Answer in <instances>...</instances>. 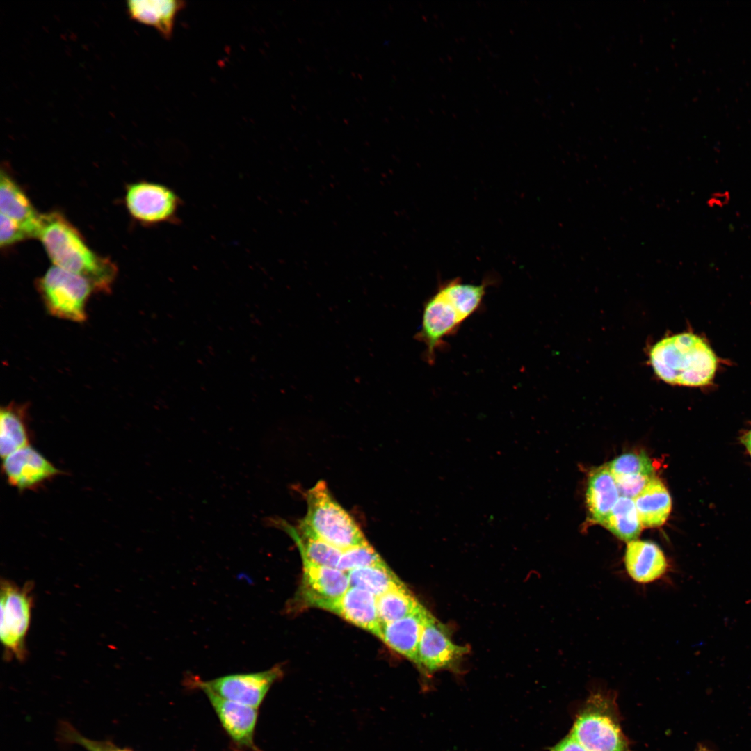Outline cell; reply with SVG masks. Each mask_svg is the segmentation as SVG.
I'll list each match as a JSON object with an SVG mask.
<instances>
[{
    "label": "cell",
    "instance_id": "6da1fadb",
    "mask_svg": "<svg viewBox=\"0 0 751 751\" xmlns=\"http://www.w3.org/2000/svg\"><path fill=\"white\" fill-rule=\"evenodd\" d=\"M38 239L54 266L86 278L95 291H111L117 275L116 266L93 252L78 229L60 213L42 214Z\"/></svg>",
    "mask_w": 751,
    "mask_h": 751
},
{
    "label": "cell",
    "instance_id": "7a4b0ae2",
    "mask_svg": "<svg viewBox=\"0 0 751 751\" xmlns=\"http://www.w3.org/2000/svg\"><path fill=\"white\" fill-rule=\"evenodd\" d=\"M652 366L659 378L672 385H706L717 369V357L709 345L693 333L666 337L650 351Z\"/></svg>",
    "mask_w": 751,
    "mask_h": 751
},
{
    "label": "cell",
    "instance_id": "3957f363",
    "mask_svg": "<svg viewBox=\"0 0 751 751\" xmlns=\"http://www.w3.org/2000/svg\"><path fill=\"white\" fill-rule=\"evenodd\" d=\"M307 513L298 531L341 550L368 542L353 518L334 500L324 481H319L306 494Z\"/></svg>",
    "mask_w": 751,
    "mask_h": 751
},
{
    "label": "cell",
    "instance_id": "277c9868",
    "mask_svg": "<svg viewBox=\"0 0 751 751\" xmlns=\"http://www.w3.org/2000/svg\"><path fill=\"white\" fill-rule=\"evenodd\" d=\"M614 706L611 696L591 695L570 734L588 751H629Z\"/></svg>",
    "mask_w": 751,
    "mask_h": 751
},
{
    "label": "cell",
    "instance_id": "5b68a950",
    "mask_svg": "<svg viewBox=\"0 0 751 751\" xmlns=\"http://www.w3.org/2000/svg\"><path fill=\"white\" fill-rule=\"evenodd\" d=\"M35 284L50 315L76 323L85 321L86 304L95 291L88 280L53 266Z\"/></svg>",
    "mask_w": 751,
    "mask_h": 751
},
{
    "label": "cell",
    "instance_id": "8992f818",
    "mask_svg": "<svg viewBox=\"0 0 751 751\" xmlns=\"http://www.w3.org/2000/svg\"><path fill=\"white\" fill-rule=\"evenodd\" d=\"M33 584L20 587L9 580L1 583L0 639L6 659L23 661L26 657V638L33 608Z\"/></svg>",
    "mask_w": 751,
    "mask_h": 751
},
{
    "label": "cell",
    "instance_id": "52a82bcc",
    "mask_svg": "<svg viewBox=\"0 0 751 751\" xmlns=\"http://www.w3.org/2000/svg\"><path fill=\"white\" fill-rule=\"evenodd\" d=\"M125 203L130 215L144 225L177 224L183 205L178 194L166 185L139 181L128 185Z\"/></svg>",
    "mask_w": 751,
    "mask_h": 751
},
{
    "label": "cell",
    "instance_id": "ba28073f",
    "mask_svg": "<svg viewBox=\"0 0 751 751\" xmlns=\"http://www.w3.org/2000/svg\"><path fill=\"white\" fill-rule=\"evenodd\" d=\"M469 651L467 646L453 643L445 625L428 611L417 651V665L423 675L429 676L442 670L456 671Z\"/></svg>",
    "mask_w": 751,
    "mask_h": 751
},
{
    "label": "cell",
    "instance_id": "9c48e42d",
    "mask_svg": "<svg viewBox=\"0 0 751 751\" xmlns=\"http://www.w3.org/2000/svg\"><path fill=\"white\" fill-rule=\"evenodd\" d=\"M464 319L455 306L438 287L423 305L421 327L416 339L426 346L424 358L429 364L435 360L437 350L444 346V339L456 332Z\"/></svg>",
    "mask_w": 751,
    "mask_h": 751
},
{
    "label": "cell",
    "instance_id": "30bf717a",
    "mask_svg": "<svg viewBox=\"0 0 751 751\" xmlns=\"http://www.w3.org/2000/svg\"><path fill=\"white\" fill-rule=\"evenodd\" d=\"M282 675L280 667L275 666L262 672L229 675L206 681L193 679V684L227 700L257 708Z\"/></svg>",
    "mask_w": 751,
    "mask_h": 751
},
{
    "label": "cell",
    "instance_id": "8fae6325",
    "mask_svg": "<svg viewBox=\"0 0 751 751\" xmlns=\"http://www.w3.org/2000/svg\"><path fill=\"white\" fill-rule=\"evenodd\" d=\"M2 471L8 483L20 491L37 490L61 474L31 445L5 457Z\"/></svg>",
    "mask_w": 751,
    "mask_h": 751
},
{
    "label": "cell",
    "instance_id": "7c38bea8",
    "mask_svg": "<svg viewBox=\"0 0 751 751\" xmlns=\"http://www.w3.org/2000/svg\"><path fill=\"white\" fill-rule=\"evenodd\" d=\"M302 560L303 575L300 595L303 601L307 605L330 611L350 588L348 573Z\"/></svg>",
    "mask_w": 751,
    "mask_h": 751
},
{
    "label": "cell",
    "instance_id": "4fadbf2b",
    "mask_svg": "<svg viewBox=\"0 0 751 751\" xmlns=\"http://www.w3.org/2000/svg\"><path fill=\"white\" fill-rule=\"evenodd\" d=\"M0 211L18 223L29 238H38L42 214L34 208L28 196L3 168L0 175Z\"/></svg>",
    "mask_w": 751,
    "mask_h": 751
},
{
    "label": "cell",
    "instance_id": "5bb4252c",
    "mask_svg": "<svg viewBox=\"0 0 751 751\" xmlns=\"http://www.w3.org/2000/svg\"><path fill=\"white\" fill-rule=\"evenodd\" d=\"M624 563L629 577L641 584L663 578L669 569L668 560L661 548L652 542L645 540L628 542Z\"/></svg>",
    "mask_w": 751,
    "mask_h": 751
},
{
    "label": "cell",
    "instance_id": "9a60e30c",
    "mask_svg": "<svg viewBox=\"0 0 751 751\" xmlns=\"http://www.w3.org/2000/svg\"><path fill=\"white\" fill-rule=\"evenodd\" d=\"M200 689L207 695L229 736L238 743L253 748L257 708L223 698L207 688Z\"/></svg>",
    "mask_w": 751,
    "mask_h": 751
},
{
    "label": "cell",
    "instance_id": "2e32d148",
    "mask_svg": "<svg viewBox=\"0 0 751 751\" xmlns=\"http://www.w3.org/2000/svg\"><path fill=\"white\" fill-rule=\"evenodd\" d=\"M427 613L421 605L405 617L381 624L378 638L417 665L418 646Z\"/></svg>",
    "mask_w": 751,
    "mask_h": 751
},
{
    "label": "cell",
    "instance_id": "e0dca14e",
    "mask_svg": "<svg viewBox=\"0 0 751 751\" xmlns=\"http://www.w3.org/2000/svg\"><path fill=\"white\" fill-rule=\"evenodd\" d=\"M330 611L378 637L380 635L376 597L364 589L350 587Z\"/></svg>",
    "mask_w": 751,
    "mask_h": 751
},
{
    "label": "cell",
    "instance_id": "ac0fdd59",
    "mask_svg": "<svg viewBox=\"0 0 751 751\" xmlns=\"http://www.w3.org/2000/svg\"><path fill=\"white\" fill-rule=\"evenodd\" d=\"M185 6L182 0H131L126 5L132 19L153 26L165 39L172 37L177 15Z\"/></svg>",
    "mask_w": 751,
    "mask_h": 751
},
{
    "label": "cell",
    "instance_id": "d6986e66",
    "mask_svg": "<svg viewBox=\"0 0 751 751\" xmlns=\"http://www.w3.org/2000/svg\"><path fill=\"white\" fill-rule=\"evenodd\" d=\"M620 492L608 465L594 469L590 474L586 503L591 518L604 524L619 499Z\"/></svg>",
    "mask_w": 751,
    "mask_h": 751
},
{
    "label": "cell",
    "instance_id": "ffe728a7",
    "mask_svg": "<svg viewBox=\"0 0 751 751\" xmlns=\"http://www.w3.org/2000/svg\"><path fill=\"white\" fill-rule=\"evenodd\" d=\"M28 405L10 403L0 411V452L2 458L30 445Z\"/></svg>",
    "mask_w": 751,
    "mask_h": 751
},
{
    "label": "cell",
    "instance_id": "44dd1931",
    "mask_svg": "<svg viewBox=\"0 0 751 751\" xmlns=\"http://www.w3.org/2000/svg\"><path fill=\"white\" fill-rule=\"evenodd\" d=\"M641 524L645 527L662 525L668 519L672 501L663 483L653 478L633 499Z\"/></svg>",
    "mask_w": 751,
    "mask_h": 751
},
{
    "label": "cell",
    "instance_id": "7402d4cb",
    "mask_svg": "<svg viewBox=\"0 0 751 751\" xmlns=\"http://www.w3.org/2000/svg\"><path fill=\"white\" fill-rule=\"evenodd\" d=\"M490 281H483L481 284H467L460 278H454L439 285V288L457 308L465 321L478 311L482 304L486 289Z\"/></svg>",
    "mask_w": 751,
    "mask_h": 751
},
{
    "label": "cell",
    "instance_id": "603a6c76",
    "mask_svg": "<svg viewBox=\"0 0 751 751\" xmlns=\"http://www.w3.org/2000/svg\"><path fill=\"white\" fill-rule=\"evenodd\" d=\"M603 525L622 540H635L640 533L641 522L633 499L620 496Z\"/></svg>",
    "mask_w": 751,
    "mask_h": 751
},
{
    "label": "cell",
    "instance_id": "cb8c5ba5",
    "mask_svg": "<svg viewBox=\"0 0 751 751\" xmlns=\"http://www.w3.org/2000/svg\"><path fill=\"white\" fill-rule=\"evenodd\" d=\"M376 604L381 624L405 617L421 606L404 583L376 597Z\"/></svg>",
    "mask_w": 751,
    "mask_h": 751
},
{
    "label": "cell",
    "instance_id": "d4e9b609",
    "mask_svg": "<svg viewBox=\"0 0 751 751\" xmlns=\"http://www.w3.org/2000/svg\"><path fill=\"white\" fill-rule=\"evenodd\" d=\"M347 573L350 587L364 589L376 597L403 583L386 563L357 568Z\"/></svg>",
    "mask_w": 751,
    "mask_h": 751
},
{
    "label": "cell",
    "instance_id": "484cf974",
    "mask_svg": "<svg viewBox=\"0 0 751 751\" xmlns=\"http://www.w3.org/2000/svg\"><path fill=\"white\" fill-rule=\"evenodd\" d=\"M284 528L296 542L302 559L315 565L337 567L343 550L318 538L301 534L289 525Z\"/></svg>",
    "mask_w": 751,
    "mask_h": 751
},
{
    "label": "cell",
    "instance_id": "4316f807",
    "mask_svg": "<svg viewBox=\"0 0 751 751\" xmlns=\"http://www.w3.org/2000/svg\"><path fill=\"white\" fill-rule=\"evenodd\" d=\"M615 480L654 478V467L644 453L623 454L608 464Z\"/></svg>",
    "mask_w": 751,
    "mask_h": 751
},
{
    "label": "cell",
    "instance_id": "83f0119b",
    "mask_svg": "<svg viewBox=\"0 0 751 751\" xmlns=\"http://www.w3.org/2000/svg\"><path fill=\"white\" fill-rule=\"evenodd\" d=\"M378 553L369 543L344 550L337 569L348 572L352 570L385 564Z\"/></svg>",
    "mask_w": 751,
    "mask_h": 751
},
{
    "label": "cell",
    "instance_id": "f1b7e54d",
    "mask_svg": "<svg viewBox=\"0 0 751 751\" xmlns=\"http://www.w3.org/2000/svg\"><path fill=\"white\" fill-rule=\"evenodd\" d=\"M61 734L66 741L78 744L87 751H131L119 748L109 741H94L86 738L67 724L62 726Z\"/></svg>",
    "mask_w": 751,
    "mask_h": 751
},
{
    "label": "cell",
    "instance_id": "f546056e",
    "mask_svg": "<svg viewBox=\"0 0 751 751\" xmlns=\"http://www.w3.org/2000/svg\"><path fill=\"white\" fill-rule=\"evenodd\" d=\"M26 239L30 238L18 223L1 214L0 245L1 248H7Z\"/></svg>",
    "mask_w": 751,
    "mask_h": 751
},
{
    "label": "cell",
    "instance_id": "4dcf8cb0",
    "mask_svg": "<svg viewBox=\"0 0 751 751\" xmlns=\"http://www.w3.org/2000/svg\"><path fill=\"white\" fill-rule=\"evenodd\" d=\"M548 751H588L570 734Z\"/></svg>",
    "mask_w": 751,
    "mask_h": 751
},
{
    "label": "cell",
    "instance_id": "1f68e13d",
    "mask_svg": "<svg viewBox=\"0 0 751 751\" xmlns=\"http://www.w3.org/2000/svg\"><path fill=\"white\" fill-rule=\"evenodd\" d=\"M742 442L751 456V430L743 437Z\"/></svg>",
    "mask_w": 751,
    "mask_h": 751
},
{
    "label": "cell",
    "instance_id": "d6a6232c",
    "mask_svg": "<svg viewBox=\"0 0 751 751\" xmlns=\"http://www.w3.org/2000/svg\"><path fill=\"white\" fill-rule=\"evenodd\" d=\"M697 751H708L707 749L703 746H700Z\"/></svg>",
    "mask_w": 751,
    "mask_h": 751
}]
</instances>
